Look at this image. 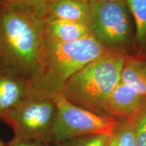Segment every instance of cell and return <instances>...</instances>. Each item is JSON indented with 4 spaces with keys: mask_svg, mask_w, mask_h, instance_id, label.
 Wrapping results in <instances>:
<instances>
[{
    "mask_svg": "<svg viewBox=\"0 0 146 146\" xmlns=\"http://www.w3.org/2000/svg\"><path fill=\"white\" fill-rule=\"evenodd\" d=\"M125 55L108 52L71 76L64 89V98L91 112L106 116V102L120 81Z\"/></svg>",
    "mask_w": 146,
    "mask_h": 146,
    "instance_id": "obj_3",
    "label": "cell"
},
{
    "mask_svg": "<svg viewBox=\"0 0 146 146\" xmlns=\"http://www.w3.org/2000/svg\"><path fill=\"white\" fill-rule=\"evenodd\" d=\"M109 146H136L134 131L130 122L117 119L110 135Z\"/></svg>",
    "mask_w": 146,
    "mask_h": 146,
    "instance_id": "obj_13",
    "label": "cell"
},
{
    "mask_svg": "<svg viewBox=\"0 0 146 146\" xmlns=\"http://www.w3.org/2000/svg\"><path fill=\"white\" fill-rule=\"evenodd\" d=\"M56 115L49 142H62L94 133L110 135L117 119L103 116L78 107L60 97L55 100Z\"/></svg>",
    "mask_w": 146,
    "mask_h": 146,
    "instance_id": "obj_5",
    "label": "cell"
},
{
    "mask_svg": "<svg viewBox=\"0 0 146 146\" xmlns=\"http://www.w3.org/2000/svg\"><path fill=\"white\" fill-rule=\"evenodd\" d=\"M90 15L89 3L83 0H50L46 5L47 23L65 21L87 25Z\"/></svg>",
    "mask_w": 146,
    "mask_h": 146,
    "instance_id": "obj_8",
    "label": "cell"
},
{
    "mask_svg": "<svg viewBox=\"0 0 146 146\" xmlns=\"http://www.w3.org/2000/svg\"><path fill=\"white\" fill-rule=\"evenodd\" d=\"M135 28L133 56L146 58V0H127Z\"/></svg>",
    "mask_w": 146,
    "mask_h": 146,
    "instance_id": "obj_11",
    "label": "cell"
},
{
    "mask_svg": "<svg viewBox=\"0 0 146 146\" xmlns=\"http://www.w3.org/2000/svg\"><path fill=\"white\" fill-rule=\"evenodd\" d=\"M87 2H112V1H127V0H83Z\"/></svg>",
    "mask_w": 146,
    "mask_h": 146,
    "instance_id": "obj_19",
    "label": "cell"
},
{
    "mask_svg": "<svg viewBox=\"0 0 146 146\" xmlns=\"http://www.w3.org/2000/svg\"><path fill=\"white\" fill-rule=\"evenodd\" d=\"M47 146H70L68 141H62V142H54L47 144Z\"/></svg>",
    "mask_w": 146,
    "mask_h": 146,
    "instance_id": "obj_18",
    "label": "cell"
},
{
    "mask_svg": "<svg viewBox=\"0 0 146 146\" xmlns=\"http://www.w3.org/2000/svg\"><path fill=\"white\" fill-rule=\"evenodd\" d=\"M108 52L91 35L67 43L46 37L43 70L37 78L27 83V97L55 101L62 96L71 76Z\"/></svg>",
    "mask_w": 146,
    "mask_h": 146,
    "instance_id": "obj_2",
    "label": "cell"
},
{
    "mask_svg": "<svg viewBox=\"0 0 146 146\" xmlns=\"http://www.w3.org/2000/svg\"><path fill=\"white\" fill-rule=\"evenodd\" d=\"M54 100L27 98L3 115L0 121L12 128L14 136L50 143V134L56 115Z\"/></svg>",
    "mask_w": 146,
    "mask_h": 146,
    "instance_id": "obj_6",
    "label": "cell"
},
{
    "mask_svg": "<svg viewBox=\"0 0 146 146\" xmlns=\"http://www.w3.org/2000/svg\"><path fill=\"white\" fill-rule=\"evenodd\" d=\"M50 0H0L1 4L20 8H35L45 10Z\"/></svg>",
    "mask_w": 146,
    "mask_h": 146,
    "instance_id": "obj_16",
    "label": "cell"
},
{
    "mask_svg": "<svg viewBox=\"0 0 146 146\" xmlns=\"http://www.w3.org/2000/svg\"><path fill=\"white\" fill-rule=\"evenodd\" d=\"M146 105V96L120 81L106 102L108 116L132 122Z\"/></svg>",
    "mask_w": 146,
    "mask_h": 146,
    "instance_id": "obj_7",
    "label": "cell"
},
{
    "mask_svg": "<svg viewBox=\"0 0 146 146\" xmlns=\"http://www.w3.org/2000/svg\"><path fill=\"white\" fill-rule=\"evenodd\" d=\"M45 33L48 39L62 43L75 41L91 35L87 25L65 21L47 23Z\"/></svg>",
    "mask_w": 146,
    "mask_h": 146,
    "instance_id": "obj_10",
    "label": "cell"
},
{
    "mask_svg": "<svg viewBox=\"0 0 146 146\" xmlns=\"http://www.w3.org/2000/svg\"><path fill=\"white\" fill-rule=\"evenodd\" d=\"M0 146H6V144L5 143H3V142L1 141V139H0Z\"/></svg>",
    "mask_w": 146,
    "mask_h": 146,
    "instance_id": "obj_20",
    "label": "cell"
},
{
    "mask_svg": "<svg viewBox=\"0 0 146 146\" xmlns=\"http://www.w3.org/2000/svg\"><path fill=\"white\" fill-rule=\"evenodd\" d=\"M120 81L146 96V58L126 56Z\"/></svg>",
    "mask_w": 146,
    "mask_h": 146,
    "instance_id": "obj_12",
    "label": "cell"
},
{
    "mask_svg": "<svg viewBox=\"0 0 146 146\" xmlns=\"http://www.w3.org/2000/svg\"><path fill=\"white\" fill-rule=\"evenodd\" d=\"M70 146H109L110 135L94 133L80 136L68 140Z\"/></svg>",
    "mask_w": 146,
    "mask_h": 146,
    "instance_id": "obj_14",
    "label": "cell"
},
{
    "mask_svg": "<svg viewBox=\"0 0 146 146\" xmlns=\"http://www.w3.org/2000/svg\"><path fill=\"white\" fill-rule=\"evenodd\" d=\"M27 98V82L18 76L0 72V120Z\"/></svg>",
    "mask_w": 146,
    "mask_h": 146,
    "instance_id": "obj_9",
    "label": "cell"
},
{
    "mask_svg": "<svg viewBox=\"0 0 146 146\" xmlns=\"http://www.w3.org/2000/svg\"><path fill=\"white\" fill-rule=\"evenodd\" d=\"M89 6L91 35L108 51L133 56L135 28L127 1L89 2Z\"/></svg>",
    "mask_w": 146,
    "mask_h": 146,
    "instance_id": "obj_4",
    "label": "cell"
},
{
    "mask_svg": "<svg viewBox=\"0 0 146 146\" xmlns=\"http://www.w3.org/2000/svg\"><path fill=\"white\" fill-rule=\"evenodd\" d=\"M45 12L0 3V72L27 83L40 75L46 52Z\"/></svg>",
    "mask_w": 146,
    "mask_h": 146,
    "instance_id": "obj_1",
    "label": "cell"
},
{
    "mask_svg": "<svg viewBox=\"0 0 146 146\" xmlns=\"http://www.w3.org/2000/svg\"><path fill=\"white\" fill-rule=\"evenodd\" d=\"M47 144L48 143L39 140L25 139L14 136V138L6 144V146H47Z\"/></svg>",
    "mask_w": 146,
    "mask_h": 146,
    "instance_id": "obj_17",
    "label": "cell"
},
{
    "mask_svg": "<svg viewBox=\"0 0 146 146\" xmlns=\"http://www.w3.org/2000/svg\"><path fill=\"white\" fill-rule=\"evenodd\" d=\"M130 123L134 131L136 146H146V105Z\"/></svg>",
    "mask_w": 146,
    "mask_h": 146,
    "instance_id": "obj_15",
    "label": "cell"
}]
</instances>
